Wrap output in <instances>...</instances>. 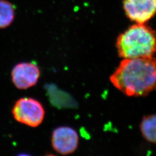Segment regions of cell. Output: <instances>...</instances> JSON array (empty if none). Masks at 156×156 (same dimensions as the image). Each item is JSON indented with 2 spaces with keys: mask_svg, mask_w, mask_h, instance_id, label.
Returning a JSON list of instances; mask_svg holds the SVG:
<instances>
[{
  "mask_svg": "<svg viewBox=\"0 0 156 156\" xmlns=\"http://www.w3.org/2000/svg\"><path fill=\"white\" fill-rule=\"evenodd\" d=\"M140 129L145 140L156 144V114L144 117L140 124Z\"/></svg>",
  "mask_w": 156,
  "mask_h": 156,
  "instance_id": "obj_7",
  "label": "cell"
},
{
  "mask_svg": "<svg viewBox=\"0 0 156 156\" xmlns=\"http://www.w3.org/2000/svg\"><path fill=\"white\" fill-rule=\"evenodd\" d=\"M17 122L31 127H37L42 123L45 109L38 101L32 98H22L17 101L12 109Z\"/></svg>",
  "mask_w": 156,
  "mask_h": 156,
  "instance_id": "obj_3",
  "label": "cell"
},
{
  "mask_svg": "<svg viewBox=\"0 0 156 156\" xmlns=\"http://www.w3.org/2000/svg\"><path fill=\"white\" fill-rule=\"evenodd\" d=\"M51 142L56 152L62 155H67L73 153L78 148L79 136L73 128L60 127L53 131Z\"/></svg>",
  "mask_w": 156,
  "mask_h": 156,
  "instance_id": "obj_5",
  "label": "cell"
},
{
  "mask_svg": "<svg viewBox=\"0 0 156 156\" xmlns=\"http://www.w3.org/2000/svg\"><path fill=\"white\" fill-rule=\"evenodd\" d=\"M112 84L129 97H144L156 91V58L123 59L110 77Z\"/></svg>",
  "mask_w": 156,
  "mask_h": 156,
  "instance_id": "obj_1",
  "label": "cell"
},
{
  "mask_svg": "<svg viewBox=\"0 0 156 156\" xmlns=\"http://www.w3.org/2000/svg\"><path fill=\"white\" fill-rule=\"evenodd\" d=\"M116 46L123 59L154 56L156 31L146 24L135 23L119 35Z\"/></svg>",
  "mask_w": 156,
  "mask_h": 156,
  "instance_id": "obj_2",
  "label": "cell"
},
{
  "mask_svg": "<svg viewBox=\"0 0 156 156\" xmlns=\"http://www.w3.org/2000/svg\"><path fill=\"white\" fill-rule=\"evenodd\" d=\"M15 15L14 6L9 1L0 0V28H5L11 24Z\"/></svg>",
  "mask_w": 156,
  "mask_h": 156,
  "instance_id": "obj_8",
  "label": "cell"
},
{
  "mask_svg": "<svg viewBox=\"0 0 156 156\" xmlns=\"http://www.w3.org/2000/svg\"><path fill=\"white\" fill-rule=\"evenodd\" d=\"M41 75L38 66L33 62H21L13 68L12 81L18 89H29L37 83Z\"/></svg>",
  "mask_w": 156,
  "mask_h": 156,
  "instance_id": "obj_6",
  "label": "cell"
},
{
  "mask_svg": "<svg viewBox=\"0 0 156 156\" xmlns=\"http://www.w3.org/2000/svg\"><path fill=\"white\" fill-rule=\"evenodd\" d=\"M123 8L131 21L146 24L156 15V0H123Z\"/></svg>",
  "mask_w": 156,
  "mask_h": 156,
  "instance_id": "obj_4",
  "label": "cell"
}]
</instances>
